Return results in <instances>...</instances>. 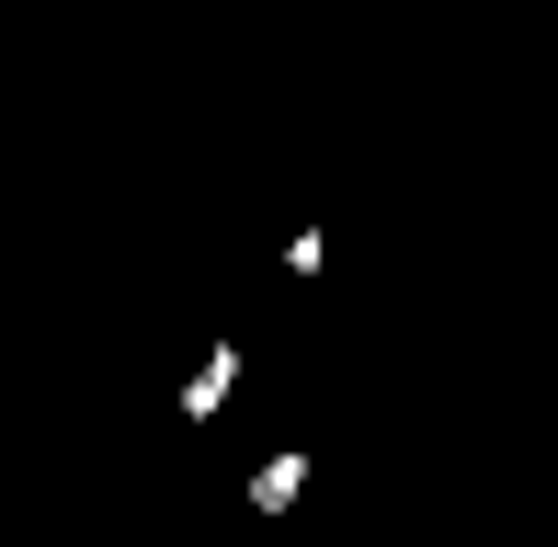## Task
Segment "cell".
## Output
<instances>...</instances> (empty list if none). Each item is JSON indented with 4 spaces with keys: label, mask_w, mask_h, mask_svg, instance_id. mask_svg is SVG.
<instances>
[{
    "label": "cell",
    "mask_w": 558,
    "mask_h": 547,
    "mask_svg": "<svg viewBox=\"0 0 558 547\" xmlns=\"http://www.w3.org/2000/svg\"><path fill=\"white\" fill-rule=\"evenodd\" d=\"M296 490H308V457H296V445H286V457H263V467H251V513H263V525H274L286 502H296Z\"/></svg>",
    "instance_id": "cell-1"
},
{
    "label": "cell",
    "mask_w": 558,
    "mask_h": 547,
    "mask_svg": "<svg viewBox=\"0 0 558 547\" xmlns=\"http://www.w3.org/2000/svg\"><path fill=\"white\" fill-rule=\"evenodd\" d=\"M240 388V342H217L206 365H194V388H183V422H217V400Z\"/></svg>",
    "instance_id": "cell-2"
}]
</instances>
